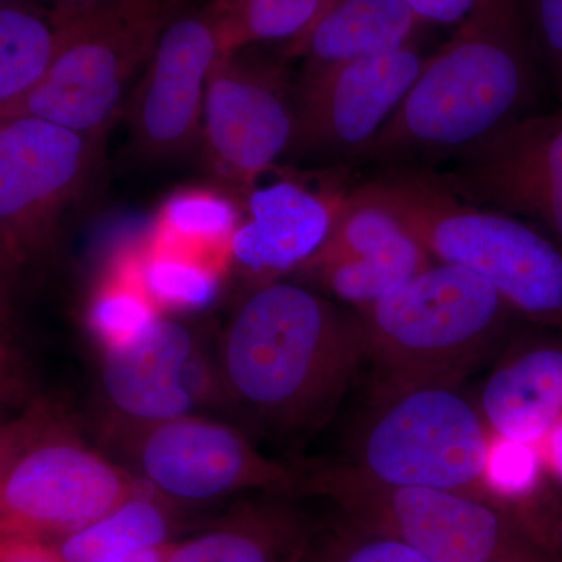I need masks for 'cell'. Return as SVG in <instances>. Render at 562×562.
<instances>
[{"label": "cell", "mask_w": 562, "mask_h": 562, "mask_svg": "<svg viewBox=\"0 0 562 562\" xmlns=\"http://www.w3.org/2000/svg\"><path fill=\"white\" fill-rule=\"evenodd\" d=\"M538 58L524 0H487L425 60L382 131L351 161L432 169L536 113Z\"/></svg>", "instance_id": "1"}, {"label": "cell", "mask_w": 562, "mask_h": 562, "mask_svg": "<svg viewBox=\"0 0 562 562\" xmlns=\"http://www.w3.org/2000/svg\"><path fill=\"white\" fill-rule=\"evenodd\" d=\"M368 360L360 314L308 288L260 284L221 338L222 392L249 419L277 435L322 427Z\"/></svg>", "instance_id": "2"}, {"label": "cell", "mask_w": 562, "mask_h": 562, "mask_svg": "<svg viewBox=\"0 0 562 562\" xmlns=\"http://www.w3.org/2000/svg\"><path fill=\"white\" fill-rule=\"evenodd\" d=\"M351 191L390 211L436 261L476 273L517 316L562 335V244L541 228L464 201L431 169H382Z\"/></svg>", "instance_id": "3"}, {"label": "cell", "mask_w": 562, "mask_h": 562, "mask_svg": "<svg viewBox=\"0 0 562 562\" xmlns=\"http://www.w3.org/2000/svg\"><path fill=\"white\" fill-rule=\"evenodd\" d=\"M357 312L376 391L460 386L517 316L482 277L441 261Z\"/></svg>", "instance_id": "4"}, {"label": "cell", "mask_w": 562, "mask_h": 562, "mask_svg": "<svg viewBox=\"0 0 562 562\" xmlns=\"http://www.w3.org/2000/svg\"><path fill=\"white\" fill-rule=\"evenodd\" d=\"M299 492L331 498L350 527L401 539L435 562H562L519 509L482 495L387 486L349 464L303 473Z\"/></svg>", "instance_id": "5"}, {"label": "cell", "mask_w": 562, "mask_h": 562, "mask_svg": "<svg viewBox=\"0 0 562 562\" xmlns=\"http://www.w3.org/2000/svg\"><path fill=\"white\" fill-rule=\"evenodd\" d=\"M194 0H101L65 18L49 76L21 114L101 135L132 80L146 70L162 33ZM60 20V18H58ZM20 114V116H21Z\"/></svg>", "instance_id": "6"}, {"label": "cell", "mask_w": 562, "mask_h": 562, "mask_svg": "<svg viewBox=\"0 0 562 562\" xmlns=\"http://www.w3.org/2000/svg\"><path fill=\"white\" fill-rule=\"evenodd\" d=\"M49 414H32L3 436L2 538L55 543L113 512L143 487Z\"/></svg>", "instance_id": "7"}, {"label": "cell", "mask_w": 562, "mask_h": 562, "mask_svg": "<svg viewBox=\"0 0 562 562\" xmlns=\"http://www.w3.org/2000/svg\"><path fill=\"white\" fill-rule=\"evenodd\" d=\"M376 394L351 468L387 486L492 498L484 486L492 432L458 386L425 384Z\"/></svg>", "instance_id": "8"}, {"label": "cell", "mask_w": 562, "mask_h": 562, "mask_svg": "<svg viewBox=\"0 0 562 562\" xmlns=\"http://www.w3.org/2000/svg\"><path fill=\"white\" fill-rule=\"evenodd\" d=\"M140 482L172 503H205L247 490L295 494L302 472L269 460L231 425L190 416L122 427Z\"/></svg>", "instance_id": "9"}, {"label": "cell", "mask_w": 562, "mask_h": 562, "mask_svg": "<svg viewBox=\"0 0 562 562\" xmlns=\"http://www.w3.org/2000/svg\"><path fill=\"white\" fill-rule=\"evenodd\" d=\"M92 140L31 114L2 121L0 232L9 261L20 265L49 241L90 171Z\"/></svg>", "instance_id": "10"}, {"label": "cell", "mask_w": 562, "mask_h": 562, "mask_svg": "<svg viewBox=\"0 0 562 562\" xmlns=\"http://www.w3.org/2000/svg\"><path fill=\"white\" fill-rule=\"evenodd\" d=\"M294 132L295 94L283 63L222 55L210 76L202 121L214 173L251 190L291 149Z\"/></svg>", "instance_id": "11"}, {"label": "cell", "mask_w": 562, "mask_h": 562, "mask_svg": "<svg viewBox=\"0 0 562 562\" xmlns=\"http://www.w3.org/2000/svg\"><path fill=\"white\" fill-rule=\"evenodd\" d=\"M435 172L464 201L531 222L562 244L561 106L514 122Z\"/></svg>", "instance_id": "12"}, {"label": "cell", "mask_w": 562, "mask_h": 562, "mask_svg": "<svg viewBox=\"0 0 562 562\" xmlns=\"http://www.w3.org/2000/svg\"><path fill=\"white\" fill-rule=\"evenodd\" d=\"M425 60L412 44L303 74L290 150L353 160L390 121Z\"/></svg>", "instance_id": "13"}, {"label": "cell", "mask_w": 562, "mask_h": 562, "mask_svg": "<svg viewBox=\"0 0 562 562\" xmlns=\"http://www.w3.org/2000/svg\"><path fill=\"white\" fill-rule=\"evenodd\" d=\"M101 383L124 427L190 416L222 391L194 333L161 316L127 341L105 347Z\"/></svg>", "instance_id": "14"}, {"label": "cell", "mask_w": 562, "mask_h": 562, "mask_svg": "<svg viewBox=\"0 0 562 562\" xmlns=\"http://www.w3.org/2000/svg\"><path fill=\"white\" fill-rule=\"evenodd\" d=\"M222 55L220 36L203 7L166 29L133 101V131L140 149L177 154L202 136L206 88Z\"/></svg>", "instance_id": "15"}, {"label": "cell", "mask_w": 562, "mask_h": 562, "mask_svg": "<svg viewBox=\"0 0 562 562\" xmlns=\"http://www.w3.org/2000/svg\"><path fill=\"white\" fill-rule=\"evenodd\" d=\"M349 192L295 172L258 181L231 238L233 260L261 284L297 272L327 243Z\"/></svg>", "instance_id": "16"}, {"label": "cell", "mask_w": 562, "mask_h": 562, "mask_svg": "<svg viewBox=\"0 0 562 562\" xmlns=\"http://www.w3.org/2000/svg\"><path fill=\"white\" fill-rule=\"evenodd\" d=\"M517 349L487 376L479 409L492 435L538 446L562 419V335Z\"/></svg>", "instance_id": "17"}, {"label": "cell", "mask_w": 562, "mask_h": 562, "mask_svg": "<svg viewBox=\"0 0 562 562\" xmlns=\"http://www.w3.org/2000/svg\"><path fill=\"white\" fill-rule=\"evenodd\" d=\"M422 24L406 0H327L301 38L286 44V57L306 60L314 72L412 46Z\"/></svg>", "instance_id": "18"}, {"label": "cell", "mask_w": 562, "mask_h": 562, "mask_svg": "<svg viewBox=\"0 0 562 562\" xmlns=\"http://www.w3.org/2000/svg\"><path fill=\"white\" fill-rule=\"evenodd\" d=\"M313 528L281 501L244 502L209 528L180 541L169 562H308Z\"/></svg>", "instance_id": "19"}, {"label": "cell", "mask_w": 562, "mask_h": 562, "mask_svg": "<svg viewBox=\"0 0 562 562\" xmlns=\"http://www.w3.org/2000/svg\"><path fill=\"white\" fill-rule=\"evenodd\" d=\"M63 21L47 7L0 5V116H20L49 76L60 49Z\"/></svg>", "instance_id": "20"}, {"label": "cell", "mask_w": 562, "mask_h": 562, "mask_svg": "<svg viewBox=\"0 0 562 562\" xmlns=\"http://www.w3.org/2000/svg\"><path fill=\"white\" fill-rule=\"evenodd\" d=\"M176 503L143 487L98 522L52 543L66 562H105L120 554L172 541Z\"/></svg>", "instance_id": "21"}, {"label": "cell", "mask_w": 562, "mask_h": 562, "mask_svg": "<svg viewBox=\"0 0 562 562\" xmlns=\"http://www.w3.org/2000/svg\"><path fill=\"white\" fill-rule=\"evenodd\" d=\"M327 0H210L209 14L222 52L233 54L260 43L301 38Z\"/></svg>", "instance_id": "22"}, {"label": "cell", "mask_w": 562, "mask_h": 562, "mask_svg": "<svg viewBox=\"0 0 562 562\" xmlns=\"http://www.w3.org/2000/svg\"><path fill=\"white\" fill-rule=\"evenodd\" d=\"M430 251L422 244L401 254L380 258H344L306 266L302 273L319 281L325 291L355 310L366 308L406 280L435 265Z\"/></svg>", "instance_id": "23"}, {"label": "cell", "mask_w": 562, "mask_h": 562, "mask_svg": "<svg viewBox=\"0 0 562 562\" xmlns=\"http://www.w3.org/2000/svg\"><path fill=\"white\" fill-rule=\"evenodd\" d=\"M143 290L151 302L173 310H203L216 301L220 280L201 262L160 255L143 271Z\"/></svg>", "instance_id": "24"}, {"label": "cell", "mask_w": 562, "mask_h": 562, "mask_svg": "<svg viewBox=\"0 0 562 562\" xmlns=\"http://www.w3.org/2000/svg\"><path fill=\"white\" fill-rule=\"evenodd\" d=\"M543 468L541 450L535 443L492 435L484 486L494 501L519 508L538 491Z\"/></svg>", "instance_id": "25"}, {"label": "cell", "mask_w": 562, "mask_h": 562, "mask_svg": "<svg viewBox=\"0 0 562 562\" xmlns=\"http://www.w3.org/2000/svg\"><path fill=\"white\" fill-rule=\"evenodd\" d=\"M238 220V210L231 199L202 190L172 195L161 211L166 231L190 241L217 243L232 238Z\"/></svg>", "instance_id": "26"}, {"label": "cell", "mask_w": 562, "mask_h": 562, "mask_svg": "<svg viewBox=\"0 0 562 562\" xmlns=\"http://www.w3.org/2000/svg\"><path fill=\"white\" fill-rule=\"evenodd\" d=\"M146 292L133 288H111L92 302L90 321L103 346L127 341L147 327L155 317Z\"/></svg>", "instance_id": "27"}, {"label": "cell", "mask_w": 562, "mask_h": 562, "mask_svg": "<svg viewBox=\"0 0 562 562\" xmlns=\"http://www.w3.org/2000/svg\"><path fill=\"white\" fill-rule=\"evenodd\" d=\"M308 562H435L409 543L350 527L335 536Z\"/></svg>", "instance_id": "28"}, {"label": "cell", "mask_w": 562, "mask_h": 562, "mask_svg": "<svg viewBox=\"0 0 562 562\" xmlns=\"http://www.w3.org/2000/svg\"><path fill=\"white\" fill-rule=\"evenodd\" d=\"M524 13L536 58L562 109V0H524Z\"/></svg>", "instance_id": "29"}, {"label": "cell", "mask_w": 562, "mask_h": 562, "mask_svg": "<svg viewBox=\"0 0 562 562\" xmlns=\"http://www.w3.org/2000/svg\"><path fill=\"white\" fill-rule=\"evenodd\" d=\"M424 22L454 24L468 20L487 0H406Z\"/></svg>", "instance_id": "30"}, {"label": "cell", "mask_w": 562, "mask_h": 562, "mask_svg": "<svg viewBox=\"0 0 562 562\" xmlns=\"http://www.w3.org/2000/svg\"><path fill=\"white\" fill-rule=\"evenodd\" d=\"M0 562H66L52 543L27 538H2Z\"/></svg>", "instance_id": "31"}, {"label": "cell", "mask_w": 562, "mask_h": 562, "mask_svg": "<svg viewBox=\"0 0 562 562\" xmlns=\"http://www.w3.org/2000/svg\"><path fill=\"white\" fill-rule=\"evenodd\" d=\"M520 513L531 525L532 530L538 532L562 560V505L547 512H536L531 506H525Z\"/></svg>", "instance_id": "32"}, {"label": "cell", "mask_w": 562, "mask_h": 562, "mask_svg": "<svg viewBox=\"0 0 562 562\" xmlns=\"http://www.w3.org/2000/svg\"><path fill=\"white\" fill-rule=\"evenodd\" d=\"M543 465L562 483V419L538 443Z\"/></svg>", "instance_id": "33"}, {"label": "cell", "mask_w": 562, "mask_h": 562, "mask_svg": "<svg viewBox=\"0 0 562 562\" xmlns=\"http://www.w3.org/2000/svg\"><path fill=\"white\" fill-rule=\"evenodd\" d=\"M180 541H169L149 549L136 550V552L120 554L110 558L105 562H169Z\"/></svg>", "instance_id": "34"}, {"label": "cell", "mask_w": 562, "mask_h": 562, "mask_svg": "<svg viewBox=\"0 0 562 562\" xmlns=\"http://www.w3.org/2000/svg\"><path fill=\"white\" fill-rule=\"evenodd\" d=\"M101 2V0H44L47 9L55 14V16L65 20L70 14L77 13V11L88 9V7L94 5V3Z\"/></svg>", "instance_id": "35"}, {"label": "cell", "mask_w": 562, "mask_h": 562, "mask_svg": "<svg viewBox=\"0 0 562 562\" xmlns=\"http://www.w3.org/2000/svg\"><path fill=\"white\" fill-rule=\"evenodd\" d=\"M10 3H33V5L46 7L44 0H0V5H10Z\"/></svg>", "instance_id": "36"}]
</instances>
